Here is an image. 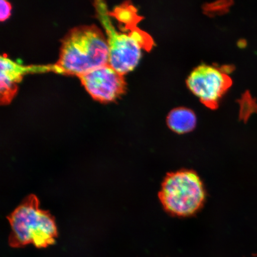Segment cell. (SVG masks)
Masks as SVG:
<instances>
[{
	"label": "cell",
	"mask_w": 257,
	"mask_h": 257,
	"mask_svg": "<svg viewBox=\"0 0 257 257\" xmlns=\"http://www.w3.org/2000/svg\"><path fill=\"white\" fill-rule=\"evenodd\" d=\"M107 40L95 25L80 26L62 41L54 72L79 76L108 64Z\"/></svg>",
	"instance_id": "cell-1"
},
{
	"label": "cell",
	"mask_w": 257,
	"mask_h": 257,
	"mask_svg": "<svg viewBox=\"0 0 257 257\" xmlns=\"http://www.w3.org/2000/svg\"><path fill=\"white\" fill-rule=\"evenodd\" d=\"M186 83L202 103L215 108L221 96L232 85V80L226 72L217 67L202 64L193 70Z\"/></svg>",
	"instance_id": "cell-5"
},
{
	"label": "cell",
	"mask_w": 257,
	"mask_h": 257,
	"mask_svg": "<svg viewBox=\"0 0 257 257\" xmlns=\"http://www.w3.org/2000/svg\"><path fill=\"white\" fill-rule=\"evenodd\" d=\"M78 78L89 95L101 102L115 100L126 89L124 75L118 73L109 63Z\"/></svg>",
	"instance_id": "cell-6"
},
{
	"label": "cell",
	"mask_w": 257,
	"mask_h": 257,
	"mask_svg": "<svg viewBox=\"0 0 257 257\" xmlns=\"http://www.w3.org/2000/svg\"><path fill=\"white\" fill-rule=\"evenodd\" d=\"M0 19L2 22H4L10 17L11 14L12 6L11 3L5 0H2L0 4Z\"/></svg>",
	"instance_id": "cell-10"
},
{
	"label": "cell",
	"mask_w": 257,
	"mask_h": 257,
	"mask_svg": "<svg viewBox=\"0 0 257 257\" xmlns=\"http://www.w3.org/2000/svg\"><path fill=\"white\" fill-rule=\"evenodd\" d=\"M241 110L240 117L241 119L246 121L250 115L257 112V102L255 98H253L249 91L245 92L240 101Z\"/></svg>",
	"instance_id": "cell-9"
},
{
	"label": "cell",
	"mask_w": 257,
	"mask_h": 257,
	"mask_svg": "<svg viewBox=\"0 0 257 257\" xmlns=\"http://www.w3.org/2000/svg\"><path fill=\"white\" fill-rule=\"evenodd\" d=\"M0 100L2 105H8L18 91L17 83L28 73L44 72V66H22L6 56L0 59Z\"/></svg>",
	"instance_id": "cell-7"
},
{
	"label": "cell",
	"mask_w": 257,
	"mask_h": 257,
	"mask_svg": "<svg viewBox=\"0 0 257 257\" xmlns=\"http://www.w3.org/2000/svg\"><path fill=\"white\" fill-rule=\"evenodd\" d=\"M11 227L9 244L19 248L33 244L42 248L52 245L57 236L55 219L40 208L37 196H28L8 217Z\"/></svg>",
	"instance_id": "cell-2"
},
{
	"label": "cell",
	"mask_w": 257,
	"mask_h": 257,
	"mask_svg": "<svg viewBox=\"0 0 257 257\" xmlns=\"http://www.w3.org/2000/svg\"><path fill=\"white\" fill-rule=\"evenodd\" d=\"M159 197L167 213L187 217L194 216L204 206L206 193L197 173L183 169L167 174Z\"/></svg>",
	"instance_id": "cell-4"
},
{
	"label": "cell",
	"mask_w": 257,
	"mask_h": 257,
	"mask_svg": "<svg viewBox=\"0 0 257 257\" xmlns=\"http://www.w3.org/2000/svg\"><path fill=\"white\" fill-rule=\"evenodd\" d=\"M94 7L96 15L107 34L109 64L122 75L133 71L140 62L143 50L152 47V39L137 28H133L128 34L119 33L111 23L105 3L96 1Z\"/></svg>",
	"instance_id": "cell-3"
},
{
	"label": "cell",
	"mask_w": 257,
	"mask_h": 257,
	"mask_svg": "<svg viewBox=\"0 0 257 257\" xmlns=\"http://www.w3.org/2000/svg\"><path fill=\"white\" fill-rule=\"evenodd\" d=\"M167 123L175 133L184 134L194 130L197 117L194 112L188 108H177L170 111L167 118Z\"/></svg>",
	"instance_id": "cell-8"
}]
</instances>
